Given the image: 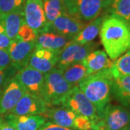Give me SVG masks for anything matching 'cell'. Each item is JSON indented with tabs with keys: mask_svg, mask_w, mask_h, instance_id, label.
<instances>
[{
	"mask_svg": "<svg viewBox=\"0 0 130 130\" xmlns=\"http://www.w3.org/2000/svg\"><path fill=\"white\" fill-rule=\"evenodd\" d=\"M99 33L105 51L112 61L130 48L129 28L120 19L104 15Z\"/></svg>",
	"mask_w": 130,
	"mask_h": 130,
	"instance_id": "cell-1",
	"label": "cell"
},
{
	"mask_svg": "<svg viewBox=\"0 0 130 130\" xmlns=\"http://www.w3.org/2000/svg\"><path fill=\"white\" fill-rule=\"evenodd\" d=\"M113 80L111 69H106L90 74L78 84L80 90L95 108L99 119L111 101Z\"/></svg>",
	"mask_w": 130,
	"mask_h": 130,
	"instance_id": "cell-2",
	"label": "cell"
},
{
	"mask_svg": "<svg viewBox=\"0 0 130 130\" xmlns=\"http://www.w3.org/2000/svg\"><path fill=\"white\" fill-rule=\"evenodd\" d=\"M72 87L63 76V70L54 67L44 74V84L41 97L47 107L59 106Z\"/></svg>",
	"mask_w": 130,
	"mask_h": 130,
	"instance_id": "cell-3",
	"label": "cell"
},
{
	"mask_svg": "<svg viewBox=\"0 0 130 130\" xmlns=\"http://www.w3.org/2000/svg\"><path fill=\"white\" fill-rule=\"evenodd\" d=\"M129 124V111L121 105L109 103L97 122L95 130H124Z\"/></svg>",
	"mask_w": 130,
	"mask_h": 130,
	"instance_id": "cell-4",
	"label": "cell"
},
{
	"mask_svg": "<svg viewBox=\"0 0 130 130\" xmlns=\"http://www.w3.org/2000/svg\"><path fill=\"white\" fill-rule=\"evenodd\" d=\"M66 12L88 23L100 16L104 0H63Z\"/></svg>",
	"mask_w": 130,
	"mask_h": 130,
	"instance_id": "cell-5",
	"label": "cell"
},
{
	"mask_svg": "<svg viewBox=\"0 0 130 130\" xmlns=\"http://www.w3.org/2000/svg\"><path fill=\"white\" fill-rule=\"evenodd\" d=\"M61 106L69 108L78 116L88 117L96 124L99 120L95 106L80 90L78 86L73 87L71 89L62 103Z\"/></svg>",
	"mask_w": 130,
	"mask_h": 130,
	"instance_id": "cell-6",
	"label": "cell"
},
{
	"mask_svg": "<svg viewBox=\"0 0 130 130\" xmlns=\"http://www.w3.org/2000/svg\"><path fill=\"white\" fill-rule=\"evenodd\" d=\"M23 11L25 23L38 35L48 32L43 0H25Z\"/></svg>",
	"mask_w": 130,
	"mask_h": 130,
	"instance_id": "cell-7",
	"label": "cell"
},
{
	"mask_svg": "<svg viewBox=\"0 0 130 130\" xmlns=\"http://www.w3.org/2000/svg\"><path fill=\"white\" fill-rule=\"evenodd\" d=\"M86 24L66 12L55 19L49 25L48 32L56 33L71 41L83 29Z\"/></svg>",
	"mask_w": 130,
	"mask_h": 130,
	"instance_id": "cell-8",
	"label": "cell"
},
{
	"mask_svg": "<svg viewBox=\"0 0 130 130\" xmlns=\"http://www.w3.org/2000/svg\"><path fill=\"white\" fill-rule=\"evenodd\" d=\"M36 48V42L23 41L18 38L12 40L7 49L12 66L18 70L28 65L30 58Z\"/></svg>",
	"mask_w": 130,
	"mask_h": 130,
	"instance_id": "cell-9",
	"label": "cell"
},
{
	"mask_svg": "<svg viewBox=\"0 0 130 130\" xmlns=\"http://www.w3.org/2000/svg\"><path fill=\"white\" fill-rule=\"evenodd\" d=\"M25 93L15 77L10 79L0 92V115L9 113Z\"/></svg>",
	"mask_w": 130,
	"mask_h": 130,
	"instance_id": "cell-10",
	"label": "cell"
},
{
	"mask_svg": "<svg viewBox=\"0 0 130 130\" xmlns=\"http://www.w3.org/2000/svg\"><path fill=\"white\" fill-rule=\"evenodd\" d=\"M47 108L48 107L41 96L26 92L9 113L14 115L43 116Z\"/></svg>",
	"mask_w": 130,
	"mask_h": 130,
	"instance_id": "cell-11",
	"label": "cell"
},
{
	"mask_svg": "<svg viewBox=\"0 0 130 130\" xmlns=\"http://www.w3.org/2000/svg\"><path fill=\"white\" fill-rule=\"evenodd\" d=\"M26 92L41 96L44 84V74L27 65L14 76Z\"/></svg>",
	"mask_w": 130,
	"mask_h": 130,
	"instance_id": "cell-12",
	"label": "cell"
},
{
	"mask_svg": "<svg viewBox=\"0 0 130 130\" xmlns=\"http://www.w3.org/2000/svg\"><path fill=\"white\" fill-rule=\"evenodd\" d=\"M59 52L44 48H36L30 58L28 65L46 74L56 67Z\"/></svg>",
	"mask_w": 130,
	"mask_h": 130,
	"instance_id": "cell-13",
	"label": "cell"
},
{
	"mask_svg": "<svg viewBox=\"0 0 130 130\" xmlns=\"http://www.w3.org/2000/svg\"><path fill=\"white\" fill-rule=\"evenodd\" d=\"M6 121L17 130H39L46 122L41 115H14L7 113L4 116Z\"/></svg>",
	"mask_w": 130,
	"mask_h": 130,
	"instance_id": "cell-14",
	"label": "cell"
},
{
	"mask_svg": "<svg viewBox=\"0 0 130 130\" xmlns=\"http://www.w3.org/2000/svg\"><path fill=\"white\" fill-rule=\"evenodd\" d=\"M43 116L49 122L74 129V121L77 115L69 108L61 106L48 107Z\"/></svg>",
	"mask_w": 130,
	"mask_h": 130,
	"instance_id": "cell-15",
	"label": "cell"
},
{
	"mask_svg": "<svg viewBox=\"0 0 130 130\" xmlns=\"http://www.w3.org/2000/svg\"><path fill=\"white\" fill-rule=\"evenodd\" d=\"M82 63L85 67L88 76L102 70L111 69L113 64V61L108 57L106 51L96 50L90 53Z\"/></svg>",
	"mask_w": 130,
	"mask_h": 130,
	"instance_id": "cell-16",
	"label": "cell"
},
{
	"mask_svg": "<svg viewBox=\"0 0 130 130\" xmlns=\"http://www.w3.org/2000/svg\"><path fill=\"white\" fill-rule=\"evenodd\" d=\"M111 96L130 111V75L113 77Z\"/></svg>",
	"mask_w": 130,
	"mask_h": 130,
	"instance_id": "cell-17",
	"label": "cell"
},
{
	"mask_svg": "<svg viewBox=\"0 0 130 130\" xmlns=\"http://www.w3.org/2000/svg\"><path fill=\"white\" fill-rule=\"evenodd\" d=\"M103 10L106 15L120 19L130 27V0H104Z\"/></svg>",
	"mask_w": 130,
	"mask_h": 130,
	"instance_id": "cell-18",
	"label": "cell"
},
{
	"mask_svg": "<svg viewBox=\"0 0 130 130\" xmlns=\"http://www.w3.org/2000/svg\"><path fill=\"white\" fill-rule=\"evenodd\" d=\"M69 41L67 38L54 32H42L38 35L36 40V48H44L59 52Z\"/></svg>",
	"mask_w": 130,
	"mask_h": 130,
	"instance_id": "cell-19",
	"label": "cell"
},
{
	"mask_svg": "<svg viewBox=\"0 0 130 130\" xmlns=\"http://www.w3.org/2000/svg\"><path fill=\"white\" fill-rule=\"evenodd\" d=\"M0 20L3 23L7 36L9 39L13 40L17 37L22 25L25 23L23 8L10 12Z\"/></svg>",
	"mask_w": 130,
	"mask_h": 130,
	"instance_id": "cell-20",
	"label": "cell"
},
{
	"mask_svg": "<svg viewBox=\"0 0 130 130\" xmlns=\"http://www.w3.org/2000/svg\"><path fill=\"white\" fill-rule=\"evenodd\" d=\"M103 18L104 15L99 16L86 24L83 29L74 37L73 41L77 42L81 45L93 41L100 32Z\"/></svg>",
	"mask_w": 130,
	"mask_h": 130,
	"instance_id": "cell-21",
	"label": "cell"
},
{
	"mask_svg": "<svg viewBox=\"0 0 130 130\" xmlns=\"http://www.w3.org/2000/svg\"><path fill=\"white\" fill-rule=\"evenodd\" d=\"M81 44L73 40L68 42L59 51L58 55V61L55 67L64 70L70 65L73 64L76 54Z\"/></svg>",
	"mask_w": 130,
	"mask_h": 130,
	"instance_id": "cell-22",
	"label": "cell"
},
{
	"mask_svg": "<svg viewBox=\"0 0 130 130\" xmlns=\"http://www.w3.org/2000/svg\"><path fill=\"white\" fill-rule=\"evenodd\" d=\"M63 76L66 81L73 88L78 86L79 82L88 76L87 70L83 63H75L63 70Z\"/></svg>",
	"mask_w": 130,
	"mask_h": 130,
	"instance_id": "cell-23",
	"label": "cell"
},
{
	"mask_svg": "<svg viewBox=\"0 0 130 130\" xmlns=\"http://www.w3.org/2000/svg\"><path fill=\"white\" fill-rule=\"evenodd\" d=\"M43 2L45 16L49 28V25L55 19L66 12V8L63 0H43Z\"/></svg>",
	"mask_w": 130,
	"mask_h": 130,
	"instance_id": "cell-24",
	"label": "cell"
},
{
	"mask_svg": "<svg viewBox=\"0 0 130 130\" xmlns=\"http://www.w3.org/2000/svg\"><path fill=\"white\" fill-rule=\"evenodd\" d=\"M111 69L113 77L130 75V48L113 61Z\"/></svg>",
	"mask_w": 130,
	"mask_h": 130,
	"instance_id": "cell-25",
	"label": "cell"
},
{
	"mask_svg": "<svg viewBox=\"0 0 130 130\" xmlns=\"http://www.w3.org/2000/svg\"><path fill=\"white\" fill-rule=\"evenodd\" d=\"M25 0H0V20L10 12L23 8Z\"/></svg>",
	"mask_w": 130,
	"mask_h": 130,
	"instance_id": "cell-26",
	"label": "cell"
},
{
	"mask_svg": "<svg viewBox=\"0 0 130 130\" xmlns=\"http://www.w3.org/2000/svg\"><path fill=\"white\" fill-rule=\"evenodd\" d=\"M96 123L88 117L85 116H76L74 121V129L75 130H95Z\"/></svg>",
	"mask_w": 130,
	"mask_h": 130,
	"instance_id": "cell-27",
	"label": "cell"
},
{
	"mask_svg": "<svg viewBox=\"0 0 130 130\" xmlns=\"http://www.w3.org/2000/svg\"><path fill=\"white\" fill-rule=\"evenodd\" d=\"M38 34L30 26L25 23L22 25L16 38L26 42H36Z\"/></svg>",
	"mask_w": 130,
	"mask_h": 130,
	"instance_id": "cell-28",
	"label": "cell"
},
{
	"mask_svg": "<svg viewBox=\"0 0 130 130\" xmlns=\"http://www.w3.org/2000/svg\"><path fill=\"white\" fill-rule=\"evenodd\" d=\"M11 41L12 40L7 36L3 23L2 20H0V48L7 50Z\"/></svg>",
	"mask_w": 130,
	"mask_h": 130,
	"instance_id": "cell-29",
	"label": "cell"
},
{
	"mask_svg": "<svg viewBox=\"0 0 130 130\" xmlns=\"http://www.w3.org/2000/svg\"><path fill=\"white\" fill-rule=\"evenodd\" d=\"M12 66V62L7 50L0 48V70H6Z\"/></svg>",
	"mask_w": 130,
	"mask_h": 130,
	"instance_id": "cell-30",
	"label": "cell"
},
{
	"mask_svg": "<svg viewBox=\"0 0 130 130\" xmlns=\"http://www.w3.org/2000/svg\"><path fill=\"white\" fill-rule=\"evenodd\" d=\"M39 130H75L70 128H67V127H63L61 126L57 125L55 124H53L51 122H46L45 124L42 126Z\"/></svg>",
	"mask_w": 130,
	"mask_h": 130,
	"instance_id": "cell-31",
	"label": "cell"
},
{
	"mask_svg": "<svg viewBox=\"0 0 130 130\" xmlns=\"http://www.w3.org/2000/svg\"><path fill=\"white\" fill-rule=\"evenodd\" d=\"M0 130H17L6 121L4 117H0Z\"/></svg>",
	"mask_w": 130,
	"mask_h": 130,
	"instance_id": "cell-32",
	"label": "cell"
},
{
	"mask_svg": "<svg viewBox=\"0 0 130 130\" xmlns=\"http://www.w3.org/2000/svg\"><path fill=\"white\" fill-rule=\"evenodd\" d=\"M6 85V72L5 70H0V92Z\"/></svg>",
	"mask_w": 130,
	"mask_h": 130,
	"instance_id": "cell-33",
	"label": "cell"
},
{
	"mask_svg": "<svg viewBox=\"0 0 130 130\" xmlns=\"http://www.w3.org/2000/svg\"><path fill=\"white\" fill-rule=\"evenodd\" d=\"M124 130H130V124L128 126H127V127H126V128Z\"/></svg>",
	"mask_w": 130,
	"mask_h": 130,
	"instance_id": "cell-34",
	"label": "cell"
},
{
	"mask_svg": "<svg viewBox=\"0 0 130 130\" xmlns=\"http://www.w3.org/2000/svg\"><path fill=\"white\" fill-rule=\"evenodd\" d=\"M129 30H130V27H129Z\"/></svg>",
	"mask_w": 130,
	"mask_h": 130,
	"instance_id": "cell-35",
	"label": "cell"
}]
</instances>
